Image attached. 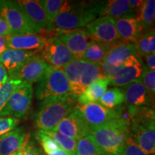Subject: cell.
Returning a JSON list of instances; mask_svg holds the SVG:
<instances>
[{
    "label": "cell",
    "instance_id": "cell-18",
    "mask_svg": "<svg viewBox=\"0 0 155 155\" xmlns=\"http://www.w3.org/2000/svg\"><path fill=\"white\" fill-rule=\"evenodd\" d=\"M17 2L29 20L37 29L41 32L48 30V19L40 1L21 0Z\"/></svg>",
    "mask_w": 155,
    "mask_h": 155
},
{
    "label": "cell",
    "instance_id": "cell-32",
    "mask_svg": "<svg viewBox=\"0 0 155 155\" xmlns=\"http://www.w3.org/2000/svg\"><path fill=\"white\" fill-rule=\"evenodd\" d=\"M22 83L23 82L19 80L9 78L5 86L0 88V112L8 101L12 94L15 91L17 87L22 85Z\"/></svg>",
    "mask_w": 155,
    "mask_h": 155
},
{
    "label": "cell",
    "instance_id": "cell-24",
    "mask_svg": "<svg viewBox=\"0 0 155 155\" xmlns=\"http://www.w3.org/2000/svg\"><path fill=\"white\" fill-rule=\"evenodd\" d=\"M109 85L108 78H101L94 81L87 88L85 91L77 98L81 105L98 102L100 98L107 90Z\"/></svg>",
    "mask_w": 155,
    "mask_h": 155
},
{
    "label": "cell",
    "instance_id": "cell-17",
    "mask_svg": "<svg viewBox=\"0 0 155 155\" xmlns=\"http://www.w3.org/2000/svg\"><path fill=\"white\" fill-rule=\"evenodd\" d=\"M113 19L122 42L134 44L141 35L144 33L142 28L136 17H128Z\"/></svg>",
    "mask_w": 155,
    "mask_h": 155
},
{
    "label": "cell",
    "instance_id": "cell-40",
    "mask_svg": "<svg viewBox=\"0 0 155 155\" xmlns=\"http://www.w3.org/2000/svg\"><path fill=\"white\" fill-rule=\"evenodd\" d=\"M145 61H146V66L150 70L155 69V53L149 54L144 56Z\"/></svg>",
    "mask_w": 155,
    "mask_h": 155
},
{
    "label": "cell",
    "instance_id": "cell-44",
    "mask_svg": "<svg viewBox=\"0 0 155 155\" xmlns=\"http://www.w3.org/2000/svg\"><path fill=\"white\" fill-rule=\"evenodd\" d=\"M8 155H22V148L20 150L16 151V152L12 153V154H9Z\"/></svg>",
    "mask_w": 155,
    "mask_h": 155
},
{
    "label": "cell",
    "instance_id": "cell-11",
    "mask_svg": "<svg viewBox=\"0 0 155 155\" xmlns=\"http://www.w3.org/2000/svg\"><path fill=\"white\" fill-rule=\"evenodd\" d=\"M50 34L59 39L68 48L76 59H81L90 42L92 41L86 30L75 29L62 30L54 28Z\"/></svg>",
    "mask_w": 155,
    "mask_h": 155
},
{
    "label": "cell",
    "instance_id": "cell-16",
    "mask_svg": "<svg viewBox=\"0 0 155 155\" xmlns=\"http://www.w3.org/2000/svg\"><path fill=\"white\" fill-rule=\"evenodd\" d=\"M126 105L135 107H151L154 96L149 94L141 81L131 83L122 89Z\"/></svg>",
    "mask_w": 155,
    "mask_h": 155
},
{
    "label": "cell",
    "instance_id": "cell-20",
    "mask_svg": "<svg viewBox=\"0 0 155 155\" xmlns=\"http://www.w3.org/2000/svg\"><path fill=\"white\" fill-rule=\"evenodd\" d=\"M28 136L23 127L15 129L0 137V155H8L20 150Z\"/></svg>",
    "mask_w": 155,
    "mask_h": 155
},
{
    "label": "cell",
    "instance_id": "cell-27",
    "mask_svg": "<svg viewBox=\"0 0 155 155\" xmlns=\"http://www.w3.org/2000/svg\"><path fill=\"white\" fill-rule=\"evenodd\" d=\"M134 46L139 57H144L149 54L154 53L155 32L154 28L141 35L134 43Z\"/></svg>",
    "mask_w": 155,
    "mask_h": 155
},
{
    "label": "cell",
    "instance_id": "cell-5",
    "mask_svg": "<svg viewBox=\"0 0 155 155\" xmlns=\"http://www.w3.org/2000/svg\"><path fill=\"white\" fill-rule=\"evenodd\" d=\"M154 111L152 107H143L140 114L130 121V135L139 148L148 155L155 152Z\"/></svg>",
    "mask_w": 155,
    "mask_h": 155
},
{
    "label": "cell",
    "instance_id": "cell-25",
    "mask_svg": "<svg viewBox=\"0 0 155 155\" xmlns=\"http://www.w3.org/2000/svg\"><path fill=\"white\" fill-rule=\"evenodd\" d=\"M136 18L142 28L144 32L154 28L153 26L155 19L154 0L144 1L141 9L136 15Z\"/></svg>",
    "mask_w": 155,
    "mask_h": 155
},
{
    "label": "cell",
    "instance_id": "cell-43",
    "mask_svg": "<svg viewBox=\"0 0 155 155\" xmlns=\"http://www.w3.org/2000/svg\"><path fill=\"white\" fill-rule=\"evenodd\" d=\"M47 155H70L68 154V153L62 150V149H59V150L54 151V152L49 153V154H47Z\"/></svg>",
    "mask_w": 155,
    "mask_h": 155
},
{
    "label": "cell",
    "instance_id": "cell-22",
    "mask_svg": "<svg viewBox=\"0 0 155 155\" xmlns=\"http://www.w3.org/2000/svg\"><path fill=\"white\" fill-rule=\"evenodd\" d=\"M131 55H137L134 44L121 42L110 48L104 61L114 68L119 70Z\"/></svg>",
    "mask_w": 155,
    "mask_h": 155
},
{
    "label": "cell",
    "instance_id": "cell-7",
    "mask_svg": "<svg viewBox=\"0 0 155 155\" xmlns=\"http://www.w3.org/2000/svg\"><path fill=\"white\" fill-rule=\"evenodd\" d=\"M0 15L5 18L8 25L11 35L41 33L29 20L17 1H0Z\"/></svg>",
    "mask_w": 155,
    "mask_h": 155
},
{
    "label": "cell",
    "instance_id": "cell-4",
    "mask_svg": "<svg viewBox=\"0 0 155 155\" xmlns=\"http://www.w3.org/2000/svg\"><path fill=\"white\" fill-rule=\"evenodd\" d=\"M62 70L68 81L71 97L74 99H77L94 81L106 78L102 75L100 65L82 59L75 58Z\"/></svg>",
    "mask_w": 155,
    "mask_h": 155
},
{
    "label": "cell",
    "instance_id": "cell-15",
    "mask_svg": "<svg viewBox=\"0 0 155 155\" xmlns=\"http://www.w3.org/2000/svg\"><path fill=\"white\" fill-rule=\"evenodd\" d=\"M53 130L75 141L91 134L90 127L77 108L64 118Z\"/></svg>",
    "mask_w": 155,
    "mask_h": 155
},
{
    "label": "cell",
    "instance_id": "cell-23",
    "mask_svg": "<svg viewBox=\"0 0 155 155\" xmlns=\"http://www.w3.org/2000/svg\"><path fill=\"white\" fill-rule=\"evenodd\" d=\"M7 48L28 51H39L44 45L40 35H21L7 37Z\"/></svg>",
    "mask_w": 155,
    "mask_h": 155
},
{
    "label": "cell",
    "instance_id": "cell-21",
    "mask_svg": "<svg viewBox=\"0 0 155 155\" xmlns=\"http://www.w3.org/2000/svg\"><path fill=\"white\" fill-rule=\"evenodd\" d=\"M108 17L112 19L122 17H136L135 13L129 6L128 0L101 1L100 16Z\"/></svg>",
    "mask_w": 155,
    "mask_h": 155
},
{
    "label": "cell",
    "instance_id": "cell-36",
    "mask_svg": "<svg viewBox=\"0 0 155 155\" xmlns=\"http://www.w3.org/2000/svg\"><path fill=\"white\" fill-rule=\"evenodd\" d=\"M19 121L20 120L12 116L0 117V137L17 128Z\"/></svg>",
    "mask_w": 155,
    "mask_h": 155
},
{
    "label": "cell",
    "instance_id": "cell-42",
    "mask_svg": "<svg viewBox=\"0 0 155 155\" xmlns=\"http://www.w3.org/2000/svg\"><path fill=\"white\" fill-rule=\"evenodd\" d=\"M7 49V38H5V37H0V55Z\"/></svg>",
    "mask_w": 155,
    "mask_h": 155
},
{
    "label": "cell",
    "instance_id": "cell-6",
    "mask_svg": "<svg viewBox=\"0 0 155 155\" xmlns=\"http://www.w3.org/2000/svg\"><path fill=\"white\" fill-rule=\"evenodd\" d=\"M63 96H71L68 81L63 70L50 65L37 84L36 98L42 101L51 97Z\"/></svg>",
    "mask_w": 155,
    "mask_h": 155
},
{
    "label": "cell",
    "instance_id": "cell-3",
    "mask_svg": "<svg viewBox=\"0 0 155 155\" xmlns=\"http://www.w3.org/2000/svg\"><path fill=\"white\" fill-rule=\"evenodd\" d=\"M91 135L107 155H120L124 144L130 136V124L122 118L99 127H91Z\"/></svg>",
    "mask_w": 155,
    "mask_h": 155
},
{
    "label": "cell",
    "instance_id": "cell-31",
    "mask_svg": "<svg viewBox=\"0 0 155 155\" xmlns=\"http://www.w3.org/2000/svg\"><path fill=\"white\" fill-rule=\"evenodd\" d=\"M40 131L48 136V137H51L59 145L62 150L65 151L68 154L70 155H75L76 141L74 140V139L69 138V137L62 134L55 130Z\"/></svg>",
    "mask_w": 155,
    "mask_h": 155
},
{
    "label": "cell",
    "instance_id": "cell-33",
    "mask_svg": "<svg viewBox=\"0 0 155 155\" xmlns=\"http://www.w3.org/2000/svg\"><path fill=\"white\" fill-rule=\"evenodd\" d=\"M35 138L39 141L46 154L61 149L57 143L51 137L45 134L40 131L38 130L35 133Z\"/></svg>",
    "mask_w": 155,
    "mask_h": 155
},
{
    "label": "cell",
    "instance_id": "cell-1",
    "mask_svg": "<svg viewBox=\"0 0 155 155\" xmlns=\"http://www.w3.org/2000/svg\"><path fill=\"white\" fill-rule=\"evenodd\" d=\"M100 16V1H65L61 12L53 23V28L72 30L86 27Z\"/></svg>",
    "mask_w": 155,
    "mask_h": 155
},
{
    "label": "cell",
    "instance_id": "cell-34",
    "mask_svg": "<svg viewBox=\"0 0 155 155\" xmlns=\"http://www.w3.org/2000/svg\"><path fill=\"white\" fill-rule=\"evenodd\" d=\"M141 82L144 85L149 94L154 96L155 92V71L150 70L144 65L143 73L141 78Z\"/></svg>",
    "mask_w": 155,
    "mask_h": 155
},
{
    "label": "cell",
    "instance_id": "cell-10",
    "mask_svg": "<svg viewBox=\"0 0 155 155\" xmlns=\"http://www.w3.org/2000/svg\"><path fill=\"white\" fill-rule=\"evenodd\" d=\"M121 107L108 108L99 103L95 102L85 105H78L77 109L81 112L89 127L104 125L112 120L121 118Z\"/></svg>",
    "mask_w": 155,
    "mask_h": 155
},
{
    "label": "cell",
    "instance_id": "cell-38",
    "mask_svg": "<svg viewBox=\"0 0 155 155\" xmlns=\"http://www.w3.org/2000/svg\"><path fill=\"white\" fill-rule=\"evenodd\" d=\"M11 35V31L7 22L2 16L0 15V37H8Z\"/></svg>",
    "mask_w": 155,
    "mask_h": 155
},
{
    "label": "cell",
    "instance_id": "cell-29",
    "mask_svg": "<svg viewBox=\"0 0 155 155\" xmlns=\"http://www.w3.org/2000/svg\"><path fill=\"white\" fill-rule=\"evenodd\" d=\"M124 102V96L121 88H111L103 94L98 100V103L108 108H114L118 107Z\"/></svg>",
    "mask_w": 155,
    "mask_h": 155
},
{
    "label": "cell",
    "instance_id": "cell-9",
    "mask_svg": "<svg viewBox=\"0 0 155 155\" xmlns=\"http://www.w3.org/2000/svg\"><path fill=\"white\" fill-rule=\"evenodd\" d=\"M41 37L44 40V45L38 55L50 66L62 69L75 59L66 46L56 37L49 35Z\"/></svg>",
    "mask_w": 155,
    "mask_h": 155
},
{
    "label": "cell",
    "instance_id": "cell-13",
    "mask_svg": "<svg viewBox=\"0 0 155 155\" xmlns=\"http://www.w3.org/2000/svg\"><path fill=\"white\" fill-rule=\"evenodd\" d=\"M144 64L138 55L128 58L124 65L108 78L109 85L116 87H124L131 83L141 80Z\"/></svg>",
    "mask_w": 155,
    "mask_h": 155
},
{
    "label": "cell",
    "instance_id": "cell-46",
    "mask_svg": "<svg viewBox=\"0 0 155 155\" xmlns=\"http://www.w3.org/2000/svg\"><path fill=\"white\" fill-rule=\"evenodd\" d=\"M152 155H154V154H152Z\"/></svg>",
    "mask_w": 155,
    "mask_h": 155
},
{
    "label": "cell",
    "instance_id": "cell-37",
    "mask_svg": "<svg viewBox=\"0 0 155 155\" xmlns=\"http://www.w3.org/2000/svg\"><path fill=\"white\" fill-rule=\"evenodd\" d=\"M41 151L38 149L35 144L30 141L29 136H28L25 144L22 147V155H40Z\"/></svg>",
    "mask_w": 155,
    "mask_h": 155
},
{
    "label": "cell",
    "instance_id": "cell-35",
    "mask_svg": "<svg viewBox=\"0 0 155 155\" xmlns=\"http://www.w3.org/2000/svg\"><path fill=\"white\" fill-rule=\"evenodd\" d=\"M120 155H148L143 152L139 147L134 141L131 135L127 139L122 147Z\"/></svg>",
    "mask_w": 155,
    "mask_h": 155
},
{
    "label": "cell",
    "instance_id": "cell-39",
    "mask_svg": "<svg viewBox=\"0 0 155 155\" xmlns=\"http://www.w3.org/2000/svg\"><path fill=\"white\" fill-rule=\"evenodd\" d=\"M9 75L5 67L0 63V88L5 86L9 81Z\"/></svg>",
    "mask_w": 155,
    "mask_h": 155
},
{
    "label": "cell",
    "instance_id": "cell-2",
    "mask_svg": "<svg viewBox=\"0 0 155 155\" xmlns=\"http://www.w3.org/2000/svg\"><path fill=\"white\" fill-rule=\"evenodd\" d=\"M78 105L71 96L45 98L41 101L35 114V127L40 131L53 130L64 118L76 109Z\"/></svg>",
    "mask_w": 155,
    "mask_h": 155
},
{
    "label": "cell",
    "instance_id": "cell-14",
    "mask_svg": "<svg viewBox=\"0 0 155 155\" xmlns=\"http://www.w3.org/2000/svg\"><path fill=\"white\" fill-rule=\"evenodd\" d=\"M49 66L37 53L25 62L17 71L9 75V78L16 79L32 85V83H38L41 80Z\"/></svg>",
    "mask_w": 155,
    "mask_h": 155
},
{
    "label": "cell",
    "instance_id": "cell-8",
    "mask_svg": "<svg viewBox=\"0 0 155 155\" xmlns=\"http://www.w3.org/2000/svg\"><path fill=\"white\" fill-rule=\"evenodd\" d=\"M32 97V85L23 83L12 94L8 101L0 112V117L12 116L19 120L25 119L30 110Z\"/></svg>",
    "mask_w": 155,
    "mask_h": 155
},
{
    "label": "cell",
    "instance_id": "cell-19",
    "mask_svg": "<svg viewBox=\"0 0 155 155\" xmlns=\"http://www.w3.org/2000/svg\"><path fill=\"white\" fill-rule=\"evenodd\" d=\"M37 53L38 51H28L7 48L0 55V63L5 67L8 75H10Z\"/></svg>",
    "mask_w": 155,
    "mask_h": 155
},
{
    "label": "cell",
    "instance_id": "cell-30",
    "mask_svg": "<svg viewBox=\"0 0 155 155\" xmlns=\"http://www.w3.org/2000/svg\"><path fill=\"white\" fill-rule=\"evenodd\" d=\"M64 2L65 1L63 0H40V5H42L48 19V28L46 31L53 30V23L61 12Z\"/></svg>",
    "mask_w": 155,
    "mask_h": 155
},
{
    "label": "cell",
    "instance_id": "cell-12",
    "mask_svg": "<svg viewBox=\"0 0 155 155\" xmlns=\"http://www.w3.org/2000/svg\"><path fill=\"white\" fill-rule=\"evenodd\" d=\"M86 31L94 41L111 46L121 42L114 19L108 17L95 19L86 26Z\"/></svg>",
    "mask_w": 155,
    "mask_h": 155
},
{
    "label": "cell",
    "instance_id": "cell-26",
    "mask_svg": "<svg viewBox=\"0 0 155 155\" xmlns=\"http://www.w3.org/2000/svg\"><path fill=\"white\" fill-rule=\"evenodd\" d=\"M110 46L92 40L81 59L90 63L101 65L105 60Z\"/></svg>",
    "mask_w": 155,
    "mask_h": 155
},
{
    "label": "cell",
    "instance_id": "cell-28",
    "mask_svg": "<svg viewBox=\"0 0 155 155\" xmlns=\"http://www.w3.org/2000/svg\"><path fill=\"white\" fill-rule=\"evenodd\" d=\"M75 155H107L96 144L91 134L76 141Z\"/></svg>",
    "mask_w": 155,
    "mask_h": 155
},
{
    "label": "cell",
    "instance_id": "cell-45",
    "mask_svg": "<svg viewBox=\"0 0 155 155\" xmlns=\"http://www.w3.org/2000/svg\"><path fill=\"white\" fill-rule=\"evenodd\" d=\"M40 155H44V154H43V153H42V152H41V154H40Z\"/></svg>",
    "mask_w": 155,
    "mask_h": 155
},
{
    "label": "cell",
    "instance_id": "cell-41",
    "mask_svg": "<svg viewBox=\"0 0 155 155\" xmlns=\"http://www.w3.org/2000/svg\"><path fill=\"white\" fill-rule=\"evenodd\" d=\"M128 2H129V6L134 11V12L135 13V15H137V13L139 11L143 3H144L143 0H128Z\"/></svg>",
    "mask_w": 155,
    "mask_h": 155
}]
</instances>
